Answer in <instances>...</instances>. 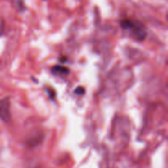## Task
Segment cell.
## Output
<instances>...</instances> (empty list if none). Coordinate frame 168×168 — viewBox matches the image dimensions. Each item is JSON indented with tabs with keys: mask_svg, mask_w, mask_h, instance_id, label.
<instances>
[{
	"mask_svg": "<svg viewBox=\"0 0 168 168\" xmlns=\"http://www.w3.org/2000/svg\"><path fill=\"white\" fill-rule=\"evenodd\" d=\"M120 26L125 30H131L132 33L134 34V37L136 39L142 40L146 37L147 33H146L145 27L143 26L142 23L137 20H129V19H125L123 20L120 22Z\"/></svg>",
	"mask_w": 168,
	"mask_h": 168,
	"instance_id": "cell-1",
	"label": "cell"
},
{
	"mask_svg": "<svg viewBox=\"0 0 168 168\" xmlns=\"http://www.w3.org/2000/svg\"><path fill=\"white\" fill-rule=\"evenodd\" d=\"M9 98H2L0 100V119L4 122H9L11 120V111H10Z\"/></svg>",
	"mask_w": 168,
	"mask_h": 168,
	"instance_id": "cell-2",
	"label": "cell"
},
{
	"mask_svg": "<svg viewBox=\"0 0 168 168\" xmlns=\"http://www.w3.org/2000/svg\"><path fill=\"white\" fill-rule=\"evenodd\" d=\"M52 72L54 74H57V75H67L69 73V69L63 66H54L52 68Z\"/></svg>",
	"mask_w": 168,
	"mask_h": 168,
	"instance_id": "cell-3",
	"label": "cell"
},
{
	"mask_svg": "<svg viewBox=\"0 0 168 168\" xmlns=\"http://www.w3.org/2000/svg\"><path fill=\"white\" fill-rule=\"evenodd\" d=\"M75 93H76V94H79V95H82V94H84V89L81 86L78 87V88H76V89H75Z\"/></svg>",
	"mask_w": 168,
	"mask_h": 168,
	"instance_id": "cell-4",
	"label": "cell"
},
{
	"mask_svg": "<svg viewBox=\"0 0 168 168\" xmlns=\"http://www.w3.org/2000/svg\"><path fill=\"white\" fill-rule=\"evenodd\" d=\"M4 30V22L3 20H0V34H2Z\"/></svg>",
	"mask_w": 168,
	"mask_h": 168,
	"instance_id": "cell-5",
	"label": "cell"
}]
</instances>
